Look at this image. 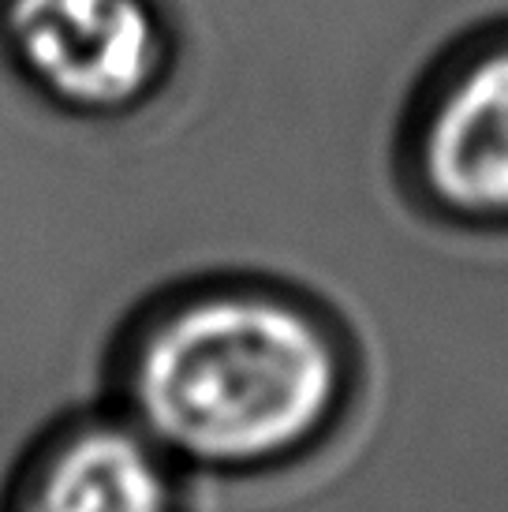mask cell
<instances>
[{"label":"cell","mask_w":508,"mask_h":512,"mask_svg":"<svg viewBox=\"0 0 508 512\" xmlns=\"http://www.w3.org/2000/svg\"><path fill=\"white\" fill-rule=\"evenodd\" d=\"M124 415L172 460L262 471L314 449L352 397V359L314 303L202 281L146 303L116 348Z\"/></svg>","instance_id":"6da1fadb"},{"label":"cell","mask_w":508,"mask_h":512,"mask_svg":"<svg viewBox=\"0 0 508 512\" xmlns=\"http://www.w3.org/2000/svg\"><path fill=\"white\" fill-rule=\"evenodd\" d=\"M0 49L42 98L79 116L135 109L172 64L154 0H0Z\"/></svg>","instance_id":"7a4b0ae2"},{"label":"cell","mask_w":508,"mask_h":512,"mask_svg":"<svg viewBox=\"0 0 508 512\" xmlns=\"http://www.w3.org/2000/svg\"><path fill=\"white\" fill-rule=\"evenodd\" d=\"M411 165L423 199L464 225H508V34L471 45L419 105Z\"/></svg>","instance_id":"3957f363"},{"label":"cell","mask_w":508,"mask_h":512,"mask_svg":"<svg viewBox=\"0 0 508 512\" xmlns=\"http://www.w3.org/2000/svg\"><path fill=\"white\" fill-rule=\"evenodd\" d=\"M169 460L127 415H75L23 456L0 512H180Z\"/></svg>","instance_id":"277c9868"}]
</instances>
